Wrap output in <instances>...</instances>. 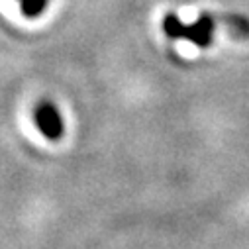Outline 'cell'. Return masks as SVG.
Instances as JSON below:
<instances>
[{"mask_svg":"<svg viewBox=\"0 0 249 249\" xmlns=\"http://www.w3.org/2000/svg\"><path fill=\"white\" fill-rule=\"evenodd\" d=\"M216 24H218L216 18H212L208 14L200 16L191 26L182 24L175 14H167L163 20V30L173 39H186V41H193L198 47H206L212 43V34H214Z\"/></svg>","mask_w":249,"mask_h":249,"instance_id":"6da1fadb","label":"cell"},{"mask_svg":"<svg viewBox=\"0 0 249 249\" xmlns=\"http://www.w3.org/2000/svg\"><path fill=\"white\" fill-rule=\"evenodd\" d=\"M36 124L39 132L51 140V142H57L63 138V132H65V126H63V120H61L57 108L51 104V102H41L37 108H36Z\"/></svg>","mask_w":249,"mask_h":249,"instance_id":"7a4b0ae2","label":"cell"},{"mask_svg":"<svg viewBox=\"0 0 249 249\" xmlns=\"http://www.w3.org/2000/svg\"><path fill=\"white\" fill-rule=\"evenodd\" d=\"M47 4L49 0H20V8L28 18H37L39 14H43Z\"/></svg>","mask_w":249,"mask_h":249,"instance_id":"3957f363","label":"cell"}]
</instances>
